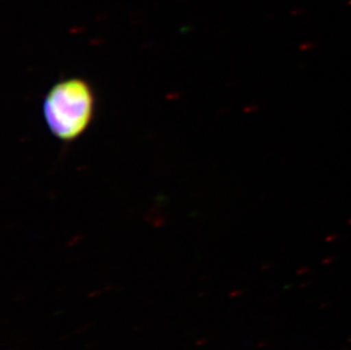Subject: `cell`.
I'll list each match as a JSON object with an SVG mask.
<instances>
[{
	"mask_svg": "<svg viewBox=\"0 0 351 350\" xmlns=\"http://www.w3.org/2000/svg\"><path fill=\"white\" fill-rule=\"evenodd\" d=\"M95 106L93 86L86 80H62L50 88L43 100L47 128L60 141H74L93 122Z\"/></svg>",
	"mask_w": 351,
	"mask_h": 350,
	"instance_id": "cell-1",
	"label": "cell"
}]
</instances>
